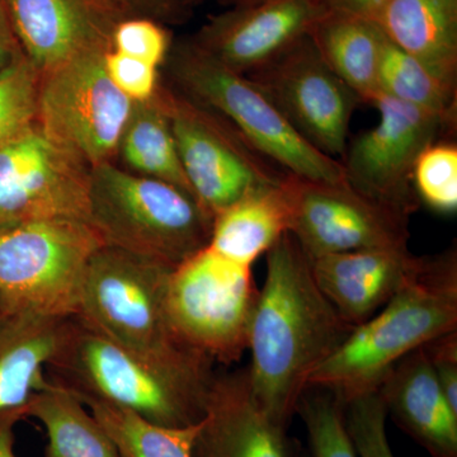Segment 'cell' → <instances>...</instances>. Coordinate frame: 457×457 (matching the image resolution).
<instances>
[{"mask_svg": "<svg viewBox=\"0 0 457 457\" xmlns=\"http://www.w3.org/2000/svg\"><path fill=\"white\" fill-rule=\"evenodd\" d=\"M266 279L249 333L248 375L262 408L288 428L309 380L354 327L321 293L291 233L266 253Z\"/></svg>", "mask_w": 457, "mask_h": 457, "instance_id": "obj_1", "label": "cell"}, {"mask_svg": "<svg viewBox=\"0 0 457 457\" xmlns=\"http://www.w3.org/2000/svg\"><path fill=\"white\" fill-rule=\"evenodd\" d=\"M457 330L455 249L425 257L422 266L386 305L354 327L338 350L319 366L309 389L332 394L342 405L378 392L400 360Z\"/></svg>", "mask_w": 457, "mask_h": 457, "instance_id": "obj_2", "label": "cell"}, {"mask_svg": "<svg viewBox=\"0 0 457 457\" xmlns=\"http://www.w3.org/2000/svg\"><path fill=\"white\" fill-rule=\"evenodd\" d=\"M46 375L78 398L101 400L165 428H186L203 420L216 376L212 362L153 365L77 317L71 318Z\"/></svg>", "mask_w": 457, "mask_h": 457, "instance_id": "obj_3", "label": "cell"}, {"mask_svg": "<svg viewBox=\"0 0 457 457\" xmlns=\"http://www.w3.org/2000/svg\"><path fill=\"white\" fill-rule=\"evenodd\" d=\"M89 225L104 245L176 269L209 245L212 216L170 183L107 162L89 173Z\"/></svg>", "mask_w": 457, "mask_h": 457, "instance_id": "obj_4", "label": "cell"}, {"mask_svg": "<svg viewBox=\"0 0 457 457\" xmlns=\"http://www.w3.org/2000/svg\"><path fill=\"white\" fill-rule=\"evenodd\" d=\"M173 270L121 249L101 246L90 260L77 318L153 365L213 363L182 345L171 330L167 287Z\"/></svg>", "mask_w": 457, "mask_h": 457, "instance_id": "obj_5", "label": "cell"}, {"mask_svg": "<svg viewBox=\"0 0 457 457\" xmlns=\"http://www.w3.org/2000/svg\"><path fill=\"white\" fill-rule=\"evenodd\" d=\"M165 64L174 89L222 117L270 163L305 179L345 180L341 162L303 139L253 80L216 62L192 38L171 44Z\"/></svg>", "mask_w": 457, "mask_h": 457, "instance_id": "obj_6", "label": "cell"}, {"mask_svg": "<svg viewBox=\"0 0 457 457\" xmlns=\"http://www.w3.org/2000/svg\"><path fill=\"white\" fill-rule=\"evenodd\" d=\"M101 246L86 221L51 219L0 230V299L42 317H77Z\"/></svg>", "mask_w": 457, "mask_h": 457, "instance_id": "obj_7", "label": "cell"}, {"mask_svg": "<svg viewBox=\"0 0 457 457\" xmlns=\"http://www.w3.org/2000/svg\"><path fill=\"white\" fill-rule=\"evenodd\" d=\"M260 288L249 267L209 246L171 270L167 314L177 339L213 363L231 365L248 351Z\"/></svg>", "mask_w": 457, "mask_h": 457, "instance_id": "obj_8", "label": "cell"}, {"mask_svg": "<svg viewBox=\"0 0 457 457\" xmlns=\"http://www.w3.org/2000/svg\"><path fill=\"white\" fill-rule=\"evenodd\" d=\"M162 95L192 195L212 219L245 195L284 179L287 171L219 114L177 89L162 86Z\"/></svg>", "mask_w": 457, "mask_h": 457, "instance_id": "obj_9", "label": "cell"}, {"mask_svg": "<svg viewBox=\"0 0 457 457\" xmlns=\"http://www.w3.org/2000/svg\"><path fill=\"white\" fill-rule=\"evenodd\" d=\"M106 53L74 57L41 75L38 84L36 121L90 170L112 162L134 104L108 77Z\"/></svg>", "mask_w": 457, "mask_h": 457, "instance_id": "obj_10", "label": "cell"}, {"mask_svg": "<svg viewBox=\"0 0 457 457\" xmlns=\"http://www.w3.org/2000/svg\"><path fill=\"white\" fill-rule=\"evenodd\" d=\"M371 104L378 122L348 143L339 161L345 182L370 200L411 218L420 204L411 183L418 156L436 141L453 137L456 128L384 93Z\"/></svg>", "mask_w": 457, "mask_h": 457, "instance_id": "obj_11", "label": "cell"}, {"mask_svg": "<svg viewBox=\"0 0 457 457\" xmlns=\"http://www.w3.org/2000/svg\"><path fill=\"white\" fill-rule=\"evenodd\" d=\"M89 173L33 122L0 145V230L51 219L88 222Z\"/></svg>", "mask_w": 457, "mask_h": 457, "instance_id": "obj_12", "label": "cell"}, {"mask_svg": "<svg viewBox=\"0 0 457 457\" xmlns=\"http://www.w3.org/2000/svg\"><path fill=\"white\" fill-rule=\"evenodd\" d=\"M246 77L311 145L342 158L352 116L362 102L324 62L311 36Z\"/></svg>", "mask_w": 457, "mask_h": 457, "instance_id": "obj_13", "label": "cell"}, {"mask_svg": "<svg viewBox=\"0 0 457 457\" xmlns=\"http://www.w3.org/2000/svg\"><path fill=\"white\" fill-rule=\"evenodd\" d=\"M291 236L309 260L369 248L408 246L409 218L343 182L287 173Z\"/></svg>", "mask_w": 457, "mask_h": 457, "instance_id": "obj_14", "label": "cell"}, {"mask_svg": "<svg viewBox=\"0 0 457 457\" xmlns=\"http://www.w3.org/2000/svg\"><path fill=\"white\" fill-rule=\"evenodd\" d=\"M324 13L319 0H264L210 18L191 38L216 62L249 75L308 36Z\"/></svg>", "mask_w": 457, "mask_h": 457, "instance_id": "obj_15", "label": "cell"}, {"mask_svg": "<svg viewBox=\"0 0 457 457\" xmlns=\"http://www.w3.org/2000/svg\"><path fill=\"white\" fill-rule=\"evenodd\" d=\"M9 25L23 56L44 75L74 57L112 50L126 18L111 0H5Z\"/></svg>", "mask_w": 457, "mask_h": 457, "instance_id": "obj_16", "label": "cell"}, {"mask_svg": "<svg viewBox=\"0 0 457 457\" xmlns=\"http://www.w3.org/2000/svg\"><path fill=\"white\" fill-rule=\"evenodd\" d=\"M287 428L255 398L248 370L213 378L191 457H296Z\"/></svg>", "mask_w": 457, "mask_h": 457, "instance_id": "obj_17", "label": "cell"}, {"mask_svg": "<svg viewBox=\"0 0 457 457\" xmlns=\"http://www.w3.org/2000/svg\"><path fill=\"white\" fill-rule=\"evenodd\" d=\"M423 260L408 246H392L323 255L311 264L321 293L348 324L357 327L393 299Z\"/></svg>", "mask_w": 457, "mask_h": 457, "instance_id": "obj_18", "label": "cell"}, {"mask_svg": "<svg viewBox=\"0 0 457 457\" xmlns=\"http://www.w3.org/2000/svg\"><path fill=\"white\" fill-rule=\"evenodd\" d=\"M386 413L431 457H457V411L445 398L423 347L394 366L378 390Z\"/></svg>", "mask_w": 457, "mask_h": 457, "instance_id": "obj_19", "label": "cell"}, {"mask_svg": "<svg viewBox=\"0 0 457 457\" xmlns=\"http://www.w3.org/2000/svg\"><path fill=\"white\" fill-rule=\"evenodd\" d=\"M287 173L275 185L255 189L213 218L209 248L239 266L253 267L279 237L290 233Z\"/></svg>", "mask_w": 457, "mask_h": 457, "instance_id": "obj_20", "label": "cell"}, {"mask_svg": "<svg viewBox=\"0 0 457 457\" xmlns=\"http://www.w3.org/2000/svg\"><path fill=\"white\" fill-rule=\"evenodd\" d=\"M374 21L400 50L457 82V0H387Z\"/></svg>", "mask_w": 457, "mask_h": 457, "instance_id": "obj_21", "label": "cell"}, {"mask_svg": "<svg viewBox=\"0 0 457 457\" xmlns=\"http://www.w3.org/2000/svg\"><path fill=\"white\" fill-rule=\"evenodd\" d=\"M324 62L361 99L371 104L378 90L385 37L375 21L328 12L311 33Z\"/></svg>", "mask_w": 457, "mask_h": 457, "instance_id": "obj_22", "label": "cell"}, {"mask_svg": "<svg viewBox=\"0 0 457 457\" xmlns=\"http://www.w3.org/2000/svg\"><path fill=\"white\" fill-rule=\"evenodd\" d=\"M22 413L46 429L44 457H121L82 400L50 378L22 405Z\"/></svg>", "mask_w": 457, "mask_h": 457, "instance_id": "obj_23", "label": "cell"}, {"mask_svg": "<svg viewBox=\"0 0 457 457\" xmlns=\"http://www.w3.org/2000/svg\"><path fill=\"white\" fill-rule=\"evenodd\" d=\"M117 154L132 173L170 183L194 197L180 164L162 86L154 97L132 104Z\"/></svg>", "mask_w": 457, "mask_h": 457, "instance_id": "obj_24", "label": "cell"}, {"mask_svg": "<svg viewBox=\"0 0 457 457\" xmlns=\"http://www.w3.org/2000/svg\"><path fill=\"white\" fill-rule=\"evenodd\" d=\"M457 82L445 79L389 40H385L378 90L411 106L437 114L455 126Z\"/></svg>", "mask_w": 457, "mask_h": 457, "instance_id": "obj_25", "label": "cell"}, {"mask_svg": "<svg viewBox=\"0 0 457 457\" xmlns=\"http://www.w3.org/2000/svg\"><path fill=\"white\" fill-rule=\"evenodd\" d=\"M121 457H191L197 426L165 428L101 400L79 398Z\"/></svg>", "mask_w": 457, "mask_h": 457, "instance_id": "obj_26", "label": "cell"}, {"mask_svg": "<svg viewBox=\"0 0 457 457\" xmlns=\"http://www.w3.org/2000/svg\"><path fill=\"white\" fill-rule=\"evenodd\" d=\"M306 390L297 404L312 457H357L345 423V407L332 394Z\"/></svg>", "mask_w": 457, "mask_h": 457, "instance_id": "obj_27", "label": "cell"}, {"mask_svg": "<svg viewBox=\"0 0 457 457\" xmlns=\"http://www.w3.org/2000/svg\"><path fill=\"white\" fill-rule=\"evenodd\" d=\"M420 204L433 212L455 213L457 210V146L453 140H438L418 156L411 174Z\"/></svg>", "mask_w": 457, "mask_h": 457, "instance_id": "obj_28", "label": "cell"}, {"mask_svg": "<svg viewBox=\"0 0 457 457\" xmlns=\"http://www.w3.org/2000/svg\"><path fill=\"white\" fill-rule=\"evenodd\" d=\"M40 74L21 53L0 71V145L37 120Z\"/></svg>", "mask_w": 457, "mask_h": 457, "instance_id": "obj_29", "label": "cell"}, {"mask_svg": "<svg viewBox=\"0 0 457 457\" xmlns=\"http://www.w3.org/2000/svg\"><path fill=\"white\" fill-rule=\"evenodd\" d=\"M343 407L357 457H395L387 440L386 408L378 392L357 396Z\"/></svg>", "mask_w": 457, "mask_h": 457, "instance_id": "obj_30", "label": "cell"}, {"mask_svg": "<svg viewBox=\"0 0 457 457\" xmlns=\"http://www.w3.org/2000/svg\"><path fill=\"white\" fill-rule=\"evenodd\" d=\"M170 32L162 23L147 18H123L112 32V50L147 64H165L171 47Z\"/></svg>", "mask_w": 457, "mask_h": 457, "instance_id": "obj_31", "label": "cell"}, {"mask_svg": "<svg viewBox=\"0 0 457 457\" xmlns=\"http://www.w3.org/2000/svg\"><path fill=\"white\" fill-rule=\"evenodd\" d=\"M104 68L114 87L131 99L144 102L153 98L159 83V68L110 50L104 54Z\"/></svg>", "mask_w": 457, "mask_h": 457, "instance_id": "obj_32", "label": "cell"}, {"mask_svg": "<svg viewBox=\"0 0 457 457\" xmlns=\"http://www.w3.org/2000/svg\"><path fill=\"white\" fill-rule=\"evenodd\" d=\"M445 398L457 411V330L423 345Z\"/></svg>", "mask_w": 457, "mask_h": 457, "instance_id": "obj_33", "label": "cell"}, {"mask_svg": "<svg viewBox=\"0 0 457 457\" xmlns=\"http://www.w3.org/2000/svg\"><path fill=\"white\" fill-rule=\"evenodd\" d=\"M126 18H147L162 23H176L187 17L189 0H111Z\"/></svg>", "mask_w": 457, "mask_h": 457, "instance_id": "obj_34", "label": "cell"}, {"mask_svg": "<svg viewBox=\"0 0 457 457\" xmlns=\"http://www.w3.org/2000/svg\"><path fill=\"white\" fill-rule=\"evenodd\" d=\"M328 12L351 14L374 21L387 0H319Z\"/></svg>", "mask_w": 457, "mask_h": 457, "instance_id": "obj_35", "label": "cell"}, {"mask_svg": "<svg viewBox=\"0 0 457 457\" xmlns=\"http://www.w3.org/2000/svg\"><path fill=\"white\" fill-rule=\"evenodd\" d=\"M25 418L22 407L0 411V457H17L14 451V426Z\"/></svg>", "mask_w": 457, "mask_h": 457, "instance_id": "obj_36", "label": "cell"}, {"mask_svg": "<svg viewBox=\"0 0 457 457\" xmlns=\"http://www.w3.org/2000/svg\"><path fill=\"white\" fill-rule=\"evenodd\" d=\"M14 46H16V40H13V37L7 33L0 31V71L8 68L20 55L21 53H17Z\"/></svg>", "mask_w": 457, "mask_h": 457, "instance_id": "obj_37", "label": "cell"}, {"mask_svg": "<svg viewBox=\"0 0 457 457\" xmlns=\"http://www.w3.org/2000/svg\"><path fill=\"white\" fill-rule=\"evenodd\" d=\"M0 31L7 33V35L13 37V32H12L11 25H9L5 0H0Z\"/></svg>", "mask_w": 457, "mask_h": 457, "instance_id": "obj_38", "label": "cell"}, {"mask_svg": "<svg viewBox=\"0 0 457 457\" xmlns=\"http://www.w3.org/2000/svg\"><path fill=\"white\" fill-rule=\"evenodd\" d=\"M189 2L194 5L197 2H201V0H189ZM220 2L230 3L234 7H242V5L257 4V3L264 2V0H220Z\"/></svg>", "mask_w": 457, "mask_h": 457, "instance_id": "obj_39", "label": "cell"}, {"mask_svg": "<svg viewBox=\"0 0 457 457\" xmlns=\"http://www.w3.org/2000/svg\"><path fill=\"white\" fill-rule=\"evenodd\" d=\"M296 457H306V456L305 455H299V453H297Z\"/></svg>", "mask_w": 457, "mask_h": 457, "instance_id": "obj_40", "label": "cell"}]
</instances>
